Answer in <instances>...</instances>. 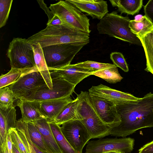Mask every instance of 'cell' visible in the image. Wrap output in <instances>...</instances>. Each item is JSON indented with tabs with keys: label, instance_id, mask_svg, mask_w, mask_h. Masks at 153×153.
<instances>
[{
	"label": "cell",
	"instance_id": "obj_26",
	"mask_svg": "<svg viewBox=\"0 0 153 153\" xmlns=\"http://www.w3.org/2000/svg\"><path fill=\"white\" fill-rule=\"evenodd\" d=\"M29 135L32 142L45 153H52L45 143L40 132L32 122H26Z\"/></svg>",
	"mask_w": 153,
	"mask_h": 153
},
{
	"label": "cell",
	"instance_id": "obj_24",
	"mask_svg": "<svg viewBox=\"0 0 153 153\" xmlns=\"http://www.w3.org/2000/svg\"><path fill=\"white\" fill-rule=\"evenodd\" d=\"M37 69L36 67L24 69L11 68L7 74L0 77V88L10 85L16 82L21 76L27 73Z\"/></svg>",
	"mask_w": 153,
	"mask_h": 153
},
{
	"label": "cell",
	"instance_id": "obj_12",
	"mask_svg": "<svg viewBox=\"0 0 153 153\" xmlns=\"http://www.w3.org/2000/svg\"><path fill=\"white\" fill-rule=\"evenodd\" d=\"M89 97L99 116L105 124L112 128L119 125L121 119L116 104L97 96L89 94Z\"/></svg>",
	"mask_w": 153,
	"mask_h": 153
},
{
	"label": "cell",
	"instance_id": "obj_2",
	"mask_svg": "<svg viewBox=\"0 0 153 153\" xmlns=\"http://www.w3.org/2000/svg\"><path fill=\"white\" fill-rule=\"evenodd\" d=\"M89 35L66 25L47 26L27 39L32 44L39 43L43 48L61 44L81 43L90 41Z\"/></svg>",
	"mask_w": 153,
	"mask_h": 153
},
{
	"label": "cell",
	"instance_id": "obj_10",
	"mask_svg": "<svg viewBox=\"0 0 153 153\" xmlns=\"http://www.w3.org/2000/svg\"><path fill=\"white\" fill-rule=\"evenodd\" d=\"M60 127L63 135L76 153H82L84 146L91 139L88 131L79 120L65 122Z\"/></svg>",
	"mask_w": 153,
	"mask_h": 153
},
{
	"label": "cell",
	"instance_id": "obj_1",
	"mask_svg": "<svg viewBox=\"0 0 153 153\" xmlns=\"http://www.w3.org/2000/svg\"><path fill=\"white\" fill-rule=\"evenodd\" d=\"M116 106L121 121L112 128L110 135L124 137L140 129L153 127V93Z\"/></svg>",
	"mask_w": 153,
	"mask_h": 153
},
{
	"label": "cell",
	"instance_id": "obj_41",
	"mask_svg": "<svg viewBox=\"0 0 153 153\" xmlns=\"http://www.w3.org/2000/svg\"><path fill=\"white\" fill-rule=\"evenodd\" d=\"M105 153H123L121 152H119V151H111V152H105Z\"/></svg>",
	"mask_w": 153,
	"mask_h": 153
},
{
	"label": "cell",
	"instance_id": "obj_35",
	"mask_svg": "<svg viewBox=\"0 0 153 153\" xmlns=\"http://www.w3.org/2000/svg\"><path fill=\"white\" fill-rule=\"evenodd\" d=\"M8 132L10 134L12 143L15 145L19 152L21 153H28L16 128H11Z\"/></svg>",
	"mask_w": 153,
	"mask_h": 153
},
{
	"label": "cell",
	"instance_id": "obj_21",
	"mask_svg": "<svg viewBox=\"0 0 153 153\" xmlns=\"http://www.w3.org/2000/svg\"><path fill=\"white\" fill-rule=\"evenodd\" d=\"M129 27L133 33L141 37L153 30V24L145 15L138 19L130 20Z\"/></svg>",
	"mask_w": 153,
	"mask_h": 153
},
{
	"label": "cell",
	"instance_id": "obj_9",
	"mask_svg": "<svg viewBox=\"0 0 153 153\" xmlns=\"http://www.w3.org/2000/svg\"><path fill=\"white\" fill-rule=\"evenodd\" d=\"M134 139L130 137L106 138L88 141L85 153H105L119 151L123 153L131 152L133 149Z\"/></svg>",
	"mask_w": 153,
	"mask_h": 153
},
{
	"label": "cell",
	"instance_id": "obj_14",
	"mask_svg": "<svg viewBox=\"0 0 153 153\" xmlns=\"http://www.w3.org/2000/svg\"><path fill=\"white\" fill-rule=\"evenodd\" d=\"M50 72L51 79L62 78L72 85L76 86L84 79L92 75L93 72L70 64Z\"/></svg>",
	"mask_w": 153,
	"mask_h": 153
},
{
	"label": "cell",
	"instance_id": "obj_23",
	"mask_svg": "<svg viewBox=\"0 0 153 153\" xmlns=\"http://www.w3.org/2000/svg\"><path fill=\"white\" fill-rule=\"evenodd\" d=\"M142 43L146 60L145 70L153 75V30L141 37H138Z\"/></svg>",
	"mask_w": 153,
	"mask_h": 153
},
{
	"label": "cell",
	"instance_id": "obj_32",
	"mask_svg": "<svg viewBox=\"0 0 153 153\" xmlns=\"http://www.w3.org/2000/svg\"><path fill=\"white\" fill-rule=\"evenodd\" d=\"M13 0H0V28L4 26L8 19Z\"/></svg>",
	"mask_w": 153,
	"mask_h": 153
},
{
	"label": "cell",
	"instance_id": "obj_31",
	"mask_svg": "<svg viewBox=\"0 0 153 153\" xmlns=\"http://www.w3.org/2000/svg\"><path fill=\"white\" fill-rule=\"evenodd\" d=\"M14 99L13 92L8 87L0 88V107L9 108L13 106Z\"/></svg>",
	"mask_w": 153,
	"mask_h": 153
},
{
	"label": "cell",
	"instance_id": "obj_18",
	"mask_svg": "<svg viewBox=\"0 0 153 153\" xmlns=\"http://www.w3.org/2000/svg\"><path fill=\"white\" fill-rule=\"evenodd\" d=\"M32 47L36 66L42 75L48 87L52 89L53 85L50 72L46 63L42 48L39 43L32 44Z\"/></svg>",
	"mask_w": 153,
	"mask_h": 153
},
{
	"label": "cell",
	"instance_id": "obj_36",
	"mask_svg": "<svg viewBox=\"0 0 153 153\" xmlns=\"http://www.w3.org/2000/svg\"><path fill=\"white\" fill-rule=\"evenodd\" d=\"M145 15L153 24V0H150L144 6Z\"/></svg>",
	"mask_w": 153,
	"mask_h": 153
},
{
	"label": "cell",
	"instance_id": "obj_27",
	"mask_svg": "<svg viewBox=\"0 0 153 153\" xmlns=\"http://www.w3.org/2000/svg\"><path fill=\"white\" fill-rule=\"evenodd\" d=\"M15 128L28 153H36L31 144L26 123L21 118L17 120Z\"/></svg>",
	"mask_w": 153,
	"mask_h": 153
},
{
	"label": "cell",
	"instance_id": "obj_29",
	"mask_svg": "<svg viewBox=\"0 0 153 153\" xmlns=\"http://www.w3.org/2000/svg\"><path fill=\"white\" fill-rule=\"evenodd\" d=\"M92 75L99 77L107 82L111 83L120 82L123 78L116 66L94 72Z\"/></svg>",
	"mask_w": 153,
	"mask_h": 153
},
{
	"label": "cell",
	"instance_id": "obj_19",
	"mask_svg": "<svg viewBox=\"0 0 153 153\" xmlns=\"http://www.w3.org/2000/svg\"><path fill=\"white\" fill-rule=\"evenodd\" d=\"M32 123L38 129L45 143L52 153H62L56 142L47 119H43Z\"/></svg>",
	"mask_w": 153,
	"mask_h": 153
},
{
	"label": "cell",
	"instance_id": "obj_8",
	"mask_svg": "<svg viewBox=\"0 0 153 153\" xmlns=\"http://www.w3.org/2000/svg\"><path fill=\"white\" fill-rule=\"evenodd\" d=\"M52 89L47 85L37 88L29 96L20 100L42 102L70 97L74 91L75 85L59 78L52 79Z\"/></svg>",
	"mask_w": 153,
	"mask_h": 153
},
{
	"label": "cell",
	"instance_id": "obj_22",
	"mask_svg": "<svg viewBox=\"0 0 153 153\" xmlns=\"http://www.w3.org/2000/svg\"><path fill=\"white\" fill-rule=\"evenodd\" d=\"M77 101L76 98L67 104L52 122L60 126L63 123L70 121L80 120L76 110Z\"/></svg>",
	"mask_w": 153,
	"mask_h": 153
},
{
	"label": "cell",
	"instance_id": "obj_5",
	"mask_svg": "<svg viewBox=\"0 0 153 153\" xmlns=\"http://www.w3.org/2000/svg\"><path fill=\"white\" fill-rule=\"evenodd\" d=\"M49 8L65 24L90 35L89 19L67 0L51 4Z\"/></svg>",
	"mask_w": 153,
	"mask_h": 153
},
{
	"label": "cell",
	"instance_id": "obj_38",
	"mask_svg": "<svg viewBox=\"0 0 153 153\" xmlns=\"http://www.w3.org/2000/svg\"><path fill=\"white\" fill-rule=\"evenodd\" d=\"M7 144L9 153H13L12 149L13 143L11 141L10 134L8 132L7 135Z\"/></svg>",
	"mask_w": 153,
	"mask_h": 153
},
{
	"label": "cell",
	"instance_id": "obj_40",
	"mask_svg": "<svg viewBox=\"0 0 153 153\" xmlns=\"http://www.w3.org/2000/svg\"><path fill=\"white\" fill-rule=\"evenodd\" d=\"M12 149L13 153H21L15 145L13 143L12 145Z\"/></svg>",
	"mask_w": 153,
	"mask_h": 153
},
{
	"label": "cell",
	"instance_id": "obj_34",
	"mask_svg": "<svg viewBox=\"0 0 153 153\" xmlns=\"http://www.w3.org/2000/svg\"><path fill=\"white\" fill-rule=\"evenodd\" d=\"M110 58L113 64L125 72H128L129 69L128 64L123 54L120 52H113L111 53Z\"/></svg>",
	"mask_w": 153,
	"mask_h": 153
},
{
	"label": "cell",
	"instance_id": "obj_33",
	"mask_svg": "<svg viewBox=\"0 0 153 153\" xmlns=\"http://www.w3.org/2000/svg\"><path fill=\"white\" fill-rule=\"evenodd\" d=\"M37 1L40 7L44 11L48 16V20L47 24V26L66 25L51 12L49 8L47 7L43 0H37Z\"/></svg>",
	"mask_w": 153,
	"mask_h": 153
},
{
	"label": "cell",
	"instance_id": "obj_30",
	"mask_svg": "<svg viewBox=\"0 0 153 153\" xmlns=\"http://www.w3.org/2000/svg\"><path fill=\"white\" fill-rule=\"evenodd\" d=\"M77 67L90 70L93 72L116 66L113 64L88 60L74 64Z\"/></svg>",
	"mask_w": 153,
	"mask_h": 153
},
{
	"label": "cell",
	"instance_id": "obj_6",
	"mask_svg": "<svg viewBox=\"0 0 153 153\" xmlns=\"http://www.w3.org/2000/svg\"><path fill=\"white\" fill-rule=\"evenodd\" d=\"M85 45L81 43H65L42 48L49 71L70 64L74 56Z\"/></svg>",
	"mask_w": 153,
	"mask_h": 153
},
{
	"label": "cell",
	"instance_id": "obj_11",
	"mask_svg": "<svg viewBox=\"0 0 153 153\" xmlns=\"http://www.w3.org/2000/svg\"><path fill=\"white\" fill-rule=\"evenodd\" d=\"M46 85L42 75L36 69L24 74L8 87L13 92L15 99L20 100Z\"/></svg>",
	"mask_w": 153,
	"mask_h": 153
},
{
	"label": "cell",
	"instance_id": "obj_28",
	"mask_svg": "<svg viewBox=\"0 0 153 153\" xmlns=\"http://www.w3.org/2000/svg\"><path fill=\"white\" fill-rule=\"evenodd\" d=\"M16 116L14 106L9 108L0 107V122L5 125L8 131L10 128H15Z\"/></svg>",
	"mask_w": 153,
	"mask_h": 153
},
{
	"label": "cell",
	"instance_id": "obj_7",
	"mask_svg": "<svg viewBox=\"0 0 153 153\" xmlns=\"http://www.w3.org/2000/svg\"><path fill=\"white\" fill-rule=\"evenodd\" d=\"M32 45L25 39H13L10 43L7 52L11 68L24 69L36 67Z\"/></svg>",
	"mask_w": 153,
	"mask_h": 153
},
{
	"label": "cell",
	"instance_id": "obj_42",
	"mask_svg": "<svg viewBox=\"0 0 153 153\" xmlns=\"http://www.w3.org/2000/svg\"><path fill=\"white\" fill-rule=\"evenodd\" d=\"M0 153H2L1 151H0Z\"/></svg>",
	"mask_w": 153,
	"mask_h": 153
},
{
	"label": "cell",
	"instance_id": "obj_20",
	"mask_svg": "<svg viewBox=\"0 0 153 153\" xmlns=\"http://www.w3.org/2000/svg\"><path fill=\"white\" fill-rule=\"evenodd\" d=\"M113 7H117L121 14L126 13L134 15L138 13L143 4V0H110Z\"/></svg>",
	"mask_w": 153,
	"mask_h": 153
},
{
	"label": "cell",
	"instance_id": "obj_4",
	"mask_svg": "<svg viewBox=\"0 0 153 153\" xmlns=\"http://www.w3.org/2000/svg\"><path fill=\"white\" fill-rule=\"evenodd\" d=\"M130 20L116 11L106 14L97 24V30L101 34H107L131 44L142 45L139 39L133 33L129 27Z\"/></svg>",
	"mask_w": 153,
	"mask_h": 153
},
{
	"label": "cell",
	"instance_id": "obj_37",
	"mask_svg": "<svg viewBox=\"0 0 153 153\" xmlns=\"http://www.w3.org/2000/svg\"><path fill=\"white\" fill-rule=\"evenodd\" d=\"M138 153H153V140L143 146L139 150Z\"/></svg>",
	"mask_w": 153,
	"mask_h": 153
},
{
	"label": "cell",
	"instance_id": "obj_3",
	"mask_svg": "<svg viewBox=\"0 0 153 153\" xmlns=\"http://www.w3.org/2000/svg\"><path fill=\"white\" fill-rule=\"evenodd\" d=\"M77 112L91 139L104 137L110 135L112 128L101 120L91 102L88 92L81 91L77 94Z\"/></svg>",
	"mask_w": 153,
	"mask_h": 153
},
{
	"label": "cell",
	"instance_id": "obj_15",
	"mask_svg": "<svg viewBox=\"0 0 153 153\" xmlns=\"http://www.w3.org/2000/svg\"><path fill=\"white\" fill-rule=\"evenodd\" d=\"M81 11L93 19H101L108 11L106 1L102 0H67Z\"/></svg>",
	"mask_w": 153,
	"mask_h": 153
},
{
	"label": "cell",
	"instance_id": "obj_39",
	"mask_svg": "<svg viewBox=\"0 0 153 153\" xmlns=\"http://www.w3.org/2000/svg\"><path fill=\"white\" fill-rule=\"evenodd\" d=\"M0 151L2 153H9L7 143L2 148H0Z\"/></svg>",
	"mask_w": 153,
	"mask_h": 153
},
{
	"label": "cell",
	"instance_id": "obj_13",
	"mask_svg": "<svg viewBox=\"0 0 153 153\" xmlns=\"http://www.w3.org/2000/svg\"><path fill=\"white\" fill-rule=\"evenodd\" d=\"M88 92L91 95L112 102L116 105L126 102L136 101L139 98L130 94L113 89L102 84L92 86L88 90Z\"/></svg>",
	"mask_w": 153,
	"mask_h": 153
},
{
	"label": "cell",
	"instance_id": "obj_17",
	"mask_svg": "<svg viewBox=\"0 0 153 153\" xmlns=\"http://www.w3.org/2000/svg\"><path fill=\"white\" fill-rule=\"evenodd\" d=\"M73 100L70 96L41 102V110L48 122L51 123L64 108Z\"/></svg>",
	"mask_w": 153,
	"mask_h": 153
},
{
	"label": "cell",
	"instance_id": "obj_25",
	"mask_svg": "<svg viewBox=\"0 0 153 153\" xmlns=\"http://www.w3.org/2000/svg\"><path fill=\"white\" fill-rule=\"evenodd\" d=\"M56 142L62 153H76L62 133L60 127L54 122L49 123Z\"/></svg>",
	"mask_w": 153,
	"mask_h": 153
},
{
	"label": "cell",
	"instance_id": "obj_16",
	"mask_svg": "<svg viewBox=\"0 0 153 153\" xmlns=\"http://www.w3.org/2000/svg\"><path fill=\"white\" fill-rule=\"evenodd\" d=\"M41 102L19 100L16 105L20 108L21 119L26 122H33L46 118L41 108Z\"/></svg>",
	"mask_w": 153,
	"mask_h": 153
}]
</instances>
